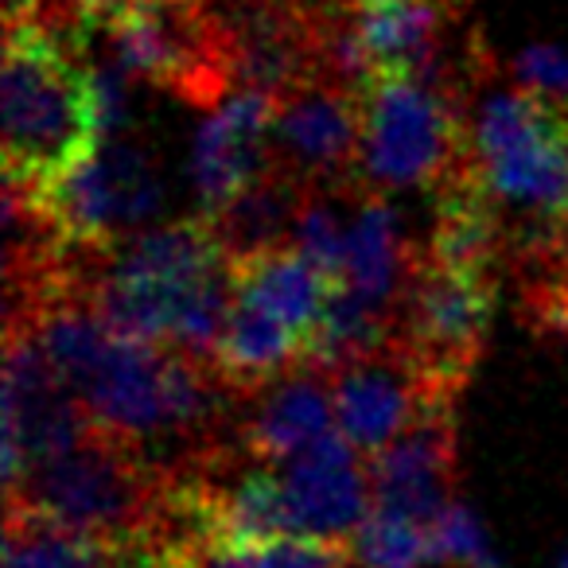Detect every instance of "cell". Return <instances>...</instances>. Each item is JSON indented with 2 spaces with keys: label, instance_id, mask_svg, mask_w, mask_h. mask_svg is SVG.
<instances>
[{
  "label": "cell",
  "instance_id": "5",
  "mask_svg": "<svg viewBox=\"0 0 568 568\" xmlns=\"http://www.w3.org/2000/svg\"><path fill=\"white\" fill-rule=\"evenodd\" d=\"M4 506H28L113 549H152L172 529L175 475L94 425L67 456L36 467L9 490Z\"/></svg>",
  "mask_w": 568,
  "mask_h": 568
},
{
  "label": "cell",
  "instance_id": "11",
  "mask_svg": "<svg viewBox=\"0 0 568 568\" xmlns=\"http://www.w3.org/2000/svg\"><path fill=\"white\" fill-rule=\"evenodd\" d=\"M363 164V98L335 82H304L276 98L273 172L301 191H343Z\"/></svg>",
  "mask_w": 568,
  "mask_h": 568
},
{
  "label": "cell",
  "instance_id": "12",
  "mask_svg": "<svg viewBox=\"0 0 568 568\" xmlns=\"http://www.w3.org/2000/svg\"><path fill=\"white\" fill-rule=\"evenodd\" d=\"M371 510L386 518L433 529L436 518L456 503L459 479V425L456 405H433L409 433L386 452L366 459Z\"/></svg>",
  "mask_w": 568,
  "mask_h": 568
},
{
  "label": "cell",
  "instance_id": "19",
  "mask_svg": "<svg viewBox=\"0 0 568 568\" xmlns=\"http://www.w3.org/2000/svg\"><path fill=\"white\" fill-rule=\"evenodd\" d=\"M234 293L261 304L268 316L293 327L312 347V335L324 320L335 284L296 245H284V250L261 253V257L234 261Z\"/></svg>",
  "mask_w": 568,
  "mask_h": 568
},
{
  "label": "cell",
  "instance_id": "21",
  "mask_svg": "<svg viewBox=\"0 0 568 568\" xmlns=\"http://www.w3.org/2000/svg\"><path fill=\"white\" fill-rule=\"evenodd\" d=\"M351 552H355L358 568H425L433 565V549H428V529L413 526L402 518H386L374 514L363 521L355 537H351Z\"/></svg>",
  "mask_w": 568,
  "mask_h": 568
},
{
  "label": "cell",
  "instance_id": "10",
  "mask_svg": "<svg viewBox=\"0 0 568 568\" xmlns=\"http://www.w3.org/2000/svg\"><path fill=\"white\" fill-rule=\"evenodd\" d=\"M94 428L32 327L4 324V495Z\"/></svg>",
  "mask_w": 568,
  "mask_h": 568
},
{
  "label": "cell",
  "instance_id": "6",
  "mask_svg": "<svg viewBox=\"0 0 568 568\" xmlns=\"http://www.w3.org/2000/svg\"><path fill=\"white\" fill-rule=\"evenodd\" d=\"M475 90L452 79L378 74L363 94L358 183L382 195L428 199L467 168V102Z\"/></svg>",
  "mask_w": 568,
  "mask_h": 568
},
{
  "label": "cell",
  "instance_id": "23",
  "mask_svg": "<svg viewBox=\"0 0 568 568\" xmlns=\"http://www.w3.org/2000/svg\"><path fill=\"white\" fill-rule=\"evenodd\" d=\"M510 87L568 118V48L560 43L526 48L510 67Z\"/></svg>",
  "mask_w": 568,
  "mask_h": 568
},
{
  "label": "cell",
  "instance_id": "13",
  "mask_svg": "<svg viewBox=\"0 0 568 568\" xmlns=\"http://www.w3.org/2000/svg\"><path fill=\"white\" fill-rule=\"evenodd\" d=\"M273 113L276 102L257 90H237L230 102L206 113L191 149V183L203 219L226 211L273 172Z\"/></svg>",
  "mask_w": 568,
  "mask_h": 568
},
{
  "label": "cell",
  "instance_id": "9",
  "mask_svg": "<svg viewBox=\"0 0 568 568\" xmlns=\"http://www.w3.org/2000/svg\"><path fill=\"white\" fill-rule=\"evenodd\" d=\"M32 191V187H28ZM67 250L98 253L144 234L164 206L160 160L141 136L105 141L87 164L32 191Z\"/></svg>",
  "mask_w": 568,
  "mask_h": 568
},
{
  "label": "cell",
  "instance_id": "1",
  "mask_svg": "<svg viewBox=\"0 0 568 568\" xmlns=\"http://www.w3.org/2000/svg\"><path fill=\"white\" fill-rule=\"evenodd\" d=\"M87 417L133 444L168 475H195L242 456L237 402L219 371L183 351L118 335L87 296L63 281L24 316Z\"/></svg>",
  "mask_w": 568,
  "mask_h": 568
},
{
  "label": "cell",
  "instance_id": "18",
  "mask_svg": "<svg viewBox=\"0 0 568 568\" xmlns=\"http://www.w3.org/2000/svg\"><path fill=\"white\" fill-rule=\"evenodd\" d=\"M301 366H308V343L276 316H268L261 304L234 293L226 332L214 351V371L226 378V386L245 397Z\"/></svg>",
  "mask_w": 568,
  "mask_h": 568
},
{
  "label": "cell",
  "instance_id": "22",
  "mask_svg": "<svg viewBox=\"0 0 568 568\" xmlns=\"http://www.w3.org/2000/svg\"><path fill=\"white\" fill-rule=\"evenodd\" d=\"M428 549H433V565L444 568H503V560L490 549L479 514L459 498L428 529Z\"/></svg>",
  "mask_w": 568,
  "mask_h": 568
},
{
  "label": "cell",
  "instance_id": "24",
  "mask_svg": "<svg viewBox=\"0 0 568 568\" xmlns=\"http://www.w3.org/2000/svg\"><path fill=\"white\" fill-rule=\"evenodd\" d=\"M245 568H358L351 541H320V537H288L265 549L242 552Z\"/></svg>",
  "mask_w": 568,
  "mask_h": 568
},
{
  "label": "cell",
  "instance_id": "20",
  "mask_svg": "<svg viewBox=\"0 0 568 568\" xmlns=\"http://www.w3.org/2000/svg\"><path fill=\"white\" fill-rule=\"evenodd\" d=\"M301 199L304 191L293 180H284L281 172H268L265 180L253 183L245 195H237L226 211H219L206 222H211L214 237H219L230 261H250L261 257V253L293 245Z\"/></svg>",
  "mask_w": 568,
  "mask_h": 568
},
{
  "label": "cell",
  "instance_id": "16",
  "mask_svg": "<svg viewBox=\"0 0 568 568\" xmlns=\"http://www.w3.org/2000/svg\"><path fill=\"white\" fill-rule=\"evenodd\" d=\"M420 245L402 234V219L389 195L371 191L363 183L351 187V219H347V261H343L339 288L378 312L389 324H402L409 281L417 273Z\"/></svg>",
  "mask_w": 568,
  "mask_h": 568
},
{
  "label": "cell",
  "instance_id": "14",
  "mask_svg": "<svg viewBox=\"0 0 568 568\" xmlns=\"http://www.w3.org/2000/svg\"><path fill=\"white\" fill-rule=\"evenodd\" d=\"M332 402L335 428L366 459L386 452L433 405H440L420 386L417 371L409 366V358H405V351L397 343L332 374Z\"/></svg>",
  "mask_w": 568,
  "mask_h": 568
},
{
  "label": "cell",
  "instance_id": "17",
  "mask_svg": "<svg viewBox=\"0 0 568 568\" xmlns=\"http://www.w3.org/2000/svg\"><path fill=\"white\" fill-rule=\"evenodd\" d=\"M293 503L301 537L351 541L371 518V475L366 456H358L343 433H332L304 456L276 467Z\"/></svg>",
  "mask_w": 568,
  "mask_h": 568
},
{
  "label": "cell",
  "instance_id": "8",
  "mask_svg": "<svg viewBox=\"0 0 568 568\" xmlns=\"http://www.w3.org/2000/svg\"><path fill=\"white\" fill-rule=\"evenodd\" d=\"M495 308L498 276L436 265L420 250L397 324V347L405 351L433 402L459 405V394L467 389L487 347Z\"/></svg>",
  "mask_w": 568,
  "mask_h": 568
},
{
  "label": "cell",
  "instance_id": "4",
  "mask_svg": "<svg viewBox=\"0 0 568 568\" xmlns=\"http://www.w3.org/2000/svg\"><path fill=\"white\" fill-rule=\"evenodd\" d=\"M4 175L32 191L102 149L87 40L48 24H4Z\"/></svg>",
  "mask_w": 568,
  "mask_h": 568
},
{
  "label": "cell",
  "instance_id": "7",
  "mask_svg": "<svg viewBox=\"0 0 568 568\" xmlns=\"http://www.w3.org/2000/svg\"><path fill=\"white\" fill-rule=\"evenodd\" d=\"M94 36L121 71L183 105L211 113L237 94L234 59L211 0H129Z\"/></svg>",
  "mask_w": 568,
  "mask_h": 568
},
{
  "label": "cell",
  "instance_id": "25",
  "mask_svg": "<svg viewBox=\"0 0 568 568\" xmlns=\"http://www.w3.org/2000/svg\"><path fill=\"white\" fill-rule=\"evenodd\" d=\"M125 4L129 0H59V12H63L67 28H71L74 36L90 40V36H94L110 17H118Z\"/></svg>",
  "mask_w": 568,
  "mask_h": 568
},
{
  "label": "cell",
  "instance_id": "2",
  "mask_svg": "<svg viewBox=\"0 0 568 568\" xmlns=\"http://www.w3.org/2000/svg\"><path fill=\"white\" fill-rule=\"evenodd\" d=\"M67 281L118 335L214 366L234 308V261L206 219L152 226L113 250H67Z\"/></svg>",
  "mask_w": 568,
  "mask_h": 568
},
{
  "label": "cell",
  "instance_id": "15",
  "mask_svg": "<svg viewBox=\"0 0 568 568\" xmlns=\"http://www.w3.org/2000/svg\"><path fill=\"white\" fill-rule=\"evenodd\" d=\"M332 433H339L332 374L316 366H301L237 402V448L257 464L284 467Z\"/></svg>",
  "mask_w": 568,
  "mask_h": 568
},
{
  "label": "cell",
  "instance_id": "3",
  "mask_svg": "<svg viewBox=\"0 0 568 568\" xmlns=\"http://www.w3.org/2000/svg\"><path fill=\"white\" fill-rule=\"evenodd\" d=\"M487 79L467 102V168L506 230V268L568 237V118Z\"/></svg>",
  "mask_w": 568,
  "mask_h": 568
},
{
  "label": "cell",
  "instance_id": "26",
  "mask_svg": "<svg viewBox=\"0 0 568 568\" xmlns=\"http://www.w3.org/2000/svg\"><path fill=\"white\" fill-rule=\"evenodd\" d=\"M560 568H568V552H565V557H560Z\"/></svg>",
  "mask_w": 568,
  "mask_h": 568
}]
</instances>
